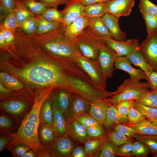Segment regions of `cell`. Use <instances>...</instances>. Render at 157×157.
<instances>
[{"label":"cell","mask_w":157,"mask_h":157,"mask_svg":"<svg viewBox=\"0 0 157 157\" xmlns=\"http://www.w3.org/2000/svg\"><path fill=\"white\" fill-rule=\"evenodd\" d=\"M41 15L48 21L63 24V19L61 10H59L57 8H47Z\"/></svg>","instance_id":"cell-37"},{"label":"cell","mask_w":157,"mask_h":157,"mask_svg":"<svg viewBox=\"0 0 157 157\" xmlns=\"http://www.w3.org/2000/svg\"><path fill=\"white\" fill-rule=\"evenodd\" d=\"M16 6V0H0V9L7 14L13 11Z\"/></svg>","instance_id":"cell-54"},{"label":"cell","mask_w":157,"mask_h":157,"mask_svg":"<svg viewBox=\"0 0 157 157\" xmlns=\"http://www.w3.org/2000/svg\"><path fill=\"white\" fill-rule=\"evenodd\" d=\"M118 18L115 16L106 13L101 19L112 35L113 38L116 40L122 41L126 40V34L120 28Z\"/></svg>","instance_id":"cell-18"},{"label":"cell","mask_w":157,"mask_h":157,"mask_svg":"<svg viewBox=\"0 0 157 157\" xmlns=\"http://www.w3.org/2000/svg\"><path fill=\"white\" fill-rule=\"evenodd\" d=\"M106 3H99L85 6L84 14L91 19L101 18L106 13Z\"/></svg>","instance_id":"cell-28"},{"label":"cell","mask_w":157,"mask_h":157,"mask_svg":"<svg viewBox=\"0 0 157 157\" xmlns=\"http://www.w3.org/2000/svg\"><path fill=\"white\" fill-rule=\"evenodd\" d=\"M108 133L109 140L118 147L125 144L133 142V138L129 137L114 130L108 131Z\"/></svg>","instance_id":"cell-35"},{"label":"cell","mask_w":157,"mask_h":157,"mask_svg":"<svg viewBox=\"0 0 157 157\" xmlns=\"http://www.w3.org/2000/svg\"><path fill=\"white\" fill-rule=\"evenodd\" d=\"M153 156L154 157H157V153L153 154Z\"/></svg>","instance_id":"cell-64"},{"label":"cell","mask_w":157,"mask_h":157,"mask_svg":"<svg viewBox=\"0 0 157 157\" xmlns=\"http://www.w3.org/2000/svg\"><path fill=\"white\" fill-rule=\"evenodd\" d=\"M113 129L114 130L131 138H133V136L137 134L136 130L134 127L126 124H119L115 126Z\"/></svg>","instance_id":"cell-48"},{"label":"cell","mask_w":157,"mask_h":157,"mask_svg":"<svg viewBox=\"0 0 157 157\" xmlns=\"http://www.w3.org/2000/svg\"><path fill=\"white\" fill-rule=\"evenodd\" d=\"M19 0L30 11L36 15H42L47 8L36 0Z\"/></svg>","instance_id":"cell-39"},{"label":"cell","mask_w":157,"mask_h":157,"mask_svg":"<svg viewBox=\"0 0 157 157\" xmlns=\"http://www.w3.org/2000/svg\"><path fill=\"white\" fill-rule=\"evenodd\" d=\"M140 11L157 15V6L149 0H139Z\"/></svg>","instance_id":"cell-47"},{"label":"cell","mask_w":157,"mask_h":157,"mask_svg":"<svg viewBox=\"0 0 157 157\" xmlns=\"http://www.w3.org/2000/svg\"><path fill=\"white\" fill-rule=\"evenodd\" d=\"M20 124L12 116L4 112L0 111V134L7 135L16 132Z\"/></svg>","instance_id":"cell-23"},{"label":"cell","mask_w":157,"mask_h":157,"mask_svg":"<svg viewBox=\"0 0 157 157\" xmlns=\"http://www.w3.org/2000/svg\"><path fill=\"white\" fill-rule=\"evenodd\" d=\"M37 155L35 151L30 149L27 151L23 155L22 157H37Z\"/></svg>","instance_id":"cell-61"},{"label":"cell","mask_w":157,"mask_h":157,"mask_svg":"<svg viewBox=\"0 0 157 157\" xmlns=\"http://www.w3.org/2000/svg\"><path fill=\"white\" fill-rule=\"evenodd\" d=\"M39 118L40 122L53 126V103L49 97L44 100L41 106Z\"/></svg>","instance_id":"cell-27"},{"label":"cell","mask_w":157,"mask_h":157,"mask_svg":"<svg viewBox=\"0 0 157 157\" xmlns=\"http://www.w3.org/2000/svg\"><path fill=\"white\" fill-rule=\"evenodd\" d=\"M133 142L123 144L118 147L117 156L131 157L133 156Z\"/></svg>","instance_id":"cell-53"},{"label":"cell","mask_w":157,"mask_h":157,"mask_svg":"<svg viewBox=\"0 0 157 157\" xmlns=\"http://www.w3.org/2000/svg\"><path fill=\"white\" fill-rule=\"evenodd\" d=\"M76 59L94 85L100 89L106 90V79L103 74L98 60H92L83 56L78 57Z\"/></svg>","instance_id":"cell-7"},{"label":"cell","mask_w":157,"mask_h":157,"mask_svg":"<svg viewBox=\"0 0 157 157\" xmlns=\"http://www.w3.org/2000/svg\"><path fill=\"white\" fill-rule=\"evenodd\" d=\"M75 148L67 134L55 139L51 146L46 149L51 157H71Z\"/></svg>","instance_id":"cell-11"},{"label":"cell","mask_w":157,"mask_h":157,"mask_svg":"<svg viewBox=\"0 0 157 157\" xmlns=\"http://www.w3.org/2000/svg\"><path fill=\"white\" fill-rule=\"evenodd\" d=\"M83 5L87 6L101 2H107L110 0H78Z\"/></svg>","instance_id":"cell-59"},{"label":"cell","mask_w":157,"mask_h":157,"mask_svg":"<svg viewBox=\"0 0 157 157\" xmlns=\"http://www.w3.org/2000/svg\"><path fill=\"white\" fill-rule=\"evenodd\" d=\"M34 35L41 47L52 56L72 59L82 56L74 38L69 35L63 24L48 33Z\"/></svg>","instance_id":"cell-3"},{"label":"cell","mask_w":157,"mask_h":157,"mask_svg":"<svg viewBox=\"0 0 157 157\" xmlns=\"http://www.w3.org/2000/svg\"><path fill=\"white\" fill-rule=\"evenodd\" d=\"M0 25L10 29H16L19 28L20 26L14 10L6 15L4 19L0 22Z\"/></svg>","instance_id":"cell-41"},{"label":"cell","mask_w":157,"mask_h":157,"mask_svg":"<svg viewBox=\"0 0 157 157\" xmlns=\"http://www.w3.org/2000/svg\"><path fill=\"white\" fill-rule=\"evenodd\" d=\"M103 126L102 124H99L85 128L87 133L90 138H101L106 137Z\"/></svg>","instance_id":"cell-42"},{"label":"cell","mask_w":157,"mask_h":157,"mask_svg":"<svg viewBox=\"0 0 157 157\" xmlns=\"http://www.w3.org/2000/svg\"><path fill=\"white\" fill-rule=\"evenodd\" d=\"M67 134L75 141L85 143L90 139L85 128L76 119L67 124Z\"/></svg>","instance_id":"cell-21"},{"label":"cell","mask_w":157,"mask_h":157,"mask_svg":"<svg viewBox=\"0 0 157 157\" xmlns=\"http://www.w3.org/2000/svg\"><path fill=\"white\" fill-rule=\"evenodd\" d=\"M38 24L37 15H35L24 21L20 25L19 28L29 35H33L36 33Z\"/></svg>","instance_id":"cell-36"},{"label":"cell","mask_w":157,"mask_h":157,"mask_svg":"<svg viewBox=\"0 0 157 157\" xmlns=\"http://www.w3.org/2000/svg\"><path fill=\"white\" fill-rule=\"evenodd\" d=\"M134 4V0H110L106 2V12L119 18L129 15Z\"/></svg>","instance_id":"cell-13"},{"label":"cell","mask_w":157,"mask_h":157,"mask_svg":"<svg viewBox=\"0 0 157 157\" xmlns=\"http://www.w3.org/2000/svg\"><path fill=\"white\" fill-rule=\"evenodd\" d=\"M12 140V137L8 135H0V152H2L6 149L9 143Z\"/></svg>","instance_id":"cell-57"},{"label":"cell","mask_w":157,"mask_h":157,"mask_svg":"<svg viewBox=\"0 0 157 157\" xmlns=\"http://www.w3.org/2000/svg\"><path fill=\"white\" fill-rule=\"evenodd\" d=\"M118 147L109 140L100 150L98 156L99 157H115L117 156Z\"/></svg>","instance_id":"cell-44"},{"label":"cell","mask_w":157,"mask_h":157,"mask_svg":"<svg viewBox=\"0 0 157 157\" xmlns=\"http://www.w3.org/2000/svg\"><path fill=\"white\" fill-rule=\"evenodd\" d=\"M134 100H129L119 102L115 105L119 113L127 116L129 109L133 106Z\"/></svg>","instance_id":"cell-50"},{"label":"cell","mask_w":157,"mask_h":157,"mask_svg":"<svg viewBox=\"0 0 157 157\" xmlns=\"http://www.w3.org/2000/svg\"><path fill=\"white\" fill-rule=\"evenodd\" d=\"M140 12L145 21L147 35L157 30V15Z\"/></svg>","instance_id":"cell-40"},{"label":"cell","mask_w":157,"mask_h":157,"mask_svg":"<svg viewBox=\"0 0 157 157\" xmlns=\"http://www.w3.org/2000/svg\"><path fill=\"white\" fill-rule=\"evenodd\" d=\"M31 148L28 146L24 144H17L12 147L9 151L14 157H22L24 154Z\"/></svg>","instance_id":"cell-52"},{"label":"cell","mask_w":157,"mask_h":157,"mask_svg":"<svg viewBox=\"0 0 157 157\" xmlns=\"http://www.w3.org/2000/svg\"><path fill=\"white\" fill-rule=\"evenodd\" d=\"M38 24L37 30L35 35L43 34L57 28L62 24L48 21L41 15H37Z\"/></svg>","instance_id":"cell-30"},{"label":"cell","mask_w":157,"mask_h":157,"mask_svg":"<svg viewBox=\"0 0 157 157\" xmlns=\"http://www.w3.org/2000/svg\"><path fill=\"white\" fill-rule=\"evenodd\" d=\"M109 140L108 137L90 139L84 143V148L88 156H92L101 148Z\"/></svg>","instance_id":"cell-29"},{"label":"cell","mask_w":157,"mask_h":157,"mask_svg":"<svg viewBox=\"0 0 157 157\" xmlns=\"http://www.w3.org/2000/svg\"><path fill=\"white\" fill-rule=\"evenodd\" d=\"M155 96L156 100L157 102V90L155 91H151Z\"/></svg>","instance_id":"cell-63"},{"label":"cell","mask_w":157,"mask_h":157,"mask_svg":"<svg viewBox=\"0 0 157 157\" xmlns=\"http://www.w3.org/2000/svg\"><path fill=\"white\" fill-rule=\"evenodd\" d=\"M0 47L1 49L7 51L12 54L11 51L9 49V47L6 44L1 32H0Z\"/></svg>","instance_id":"cell-60"},{"label":"cell","mask_w":157,"mask_h":157,"mask_svg":"<svg viewBox=\"0 0 157 157\" xmlns=\"http://www.w3.org/2000/svg\"><path fill=\"white\" fill-rule=\"evenodd\" d=\"M150 153V150L142 142L138 140L133 142L132 157H146Z\"/></svg>","instance_id":"cell-43"},{"label":"cell","mask_w":157,"mask_h":157,"mask_svg":"<svg viewBox=\"0 0 157 157\" xmlns=\"http://www.w3.org/2000/svg\"><path fill=\"white\" fill-rule=\"evenodd\" d=\"M150 89L147 81L141 82L130 78L124 80L117 90L113 92V95L108 98L109 100L110 104L113 105L124 101L137 100Z\"/></svg>","instance_id":"cell-5"},{"label":"cell","mask_w":157,"mask_h":157,"mask_svg":"<svg viewBox=\"0 0 157 157\" xmlns=\"http://www.w3.org/2000/svg\"><path fill=\"white\" fill-rule=\"evenodd\" d=\"M148 119L152 123L157 125V119Z\"/></svg>","instance_id":"cell-62"},{"label":"cell","mask_w":157,"mask_h":157,"mask_svg":"<svg viewBox=\"0 0 157 157\" xmlns=\"http://www.w3.org/2000/svg\"><path fill=\"white\" fill-rule=\"evenodd\" d=\"M85 8L78 0H70L61 10L63 25L66 27L69 26L78 17L84 14Z\"/></svg>","instance_id":"cell-14"},{"label":"cell","mask_w":157,"mask_h":157,"mask_svg":"<svg viewBox=\"0 0 157 157\" xmlns=\"http://www.w3.org/2000/svg\"><path fill=\"white\" fill-rule=\"evenodd\" d=\"M13 10L20 25L27 19L36 15L28 10L19 0H16V6Z\"/></svg>","instance_id":"cell-34"},{"label":"cell","mask_w":157,"mask_h":157,"mask_svg":"<svg viewBox=\"0 0 157 157\" xmlns=\"http://www.w3.org/2000/svg\"><path fill=\"white\" fill-rule=\"evenodd\" d=\"M120 124H128V116L119 113L115 105L110 104L107 109L106 118L103 126L109 131L116 125Z\"/></svg>","instance_id":"cell-19"},{"label":"cell","mask_w":157,"mask_h":157,"mask_svg":"<svg viewBox=\"0 0 157 157\" xmlns=\"http://www.w3.org/2000/svg\"><path fill=\"white\" fill-rule=\"evenodd\" d=\"M38 132L40 141L42 147L46 150L51 146L56 139L53 126L40 122Z\"/></svg>","instance_id":"cell-20"},{"label":"cell","mask_w":157,"mask_h":157,"mask_svg":"<svg viewBox=\"0 0 157 157\" xmlns=\"http://www.w3.org/2000/svg\"><path fill=\"white\" fill-rule=\"evenodd\" d=\"M74 38L78 49L83 57L92 60H98L99 49L105 42L89 26Z\"/></svg>","instance_id":"cell-4"},{"label":"cell","mask_w":157,"mask_h":157,"mask_svg":"<svg viewBox=\"0 0 157 157\" xmlns=\"http://www.w3.org/2000/svg\"><path fill=\"white\" fill-rule=\"evenodd\" d=\"M16 95L1 101L0 110L9 114L20 124L25 116L32 108L35 97L32 99L28 96L16 97Z\"/></svg>","instance_id":"cell-6"},{"label":"cell","mask_w":157,"mask_h":157,"mask_svg":"<svg viewBox=\"0 0 157 157\" xmlns=\"http://www.w3.org/2000/svg\"><path fill=\"white\" fill-rule=\"evenodd\" d=\"M129 124H136L146 119V117L138 110L133 106L131 108L128 114Z\"/></svg>","instance_id":"cell-46"},{"label":"cell","mask_w":157,"mask_h":157,"mask_svg":"<svg viewBox=\"0 0 157 157\" xmlns=\"http://www.w3.org/2000/svg\"><path fill=\"white\" fill-rule=\"evenodd\" d=\"M126 57L131 64L140 68L147 75L152 70L145 60L140 50L139 46L133 50Z\"/></svg>","instance_id":"cell-25"},{"label":"cell","mask_w":157,"mask_h":157,"mask_svg":"<svg viewBox=\"0 0 157 157\" xmlns=\"http://www.w3.org/2000/svg\"><path fill=\"white\" fill-rule=\"evenodd\" d=\"M118 56L115 51L106 43L100 48L98 60L106 79L113 76L114 64Z\"/></svg>","instance_id":"cell-9"},{"label":"cell","mask_w":157,"mask_h":157,"mask_svg":"<svg viewBox=\"0 0 157 157\" xmlns=\"http://www.w3.org/2000/svg\"><path fill=\"white\" fill-rule=\"evenodd\" d=\"M1 82L9 89L19 90L24 87L22 83L15 77L5 72H0Z\"/></svg>","instance_id":"cell-31"},{"label":"cell","mask_w":157,"mask_h":157,"mask_svg":"<svg viewBox=\"0 0 157 157\" xmlns=\"http://www.w3.org/2000/svg\"><path fill=\"white\" fill-rule=\"evenodd\" d=\"M146 79L148 83L150 91L157 90V72L151 70L147 75Z\"/></svg>","instance_id":"cell-55"},{"label":"cell","mask_w":157,"mask_h":157,"mask_svg":"<svg viewBox=\"0 0 157 157\" xmlns=\"http://www.w3.org/2000/svg\"><path fill=\"white\" fill-rule=\"evenodd\" d=\"M133 106L149 119H157V108L147 106L134 100Z\"/></svg>","instance_id":"cell-38"},{"label":"cell","mask_w":157,"mask_h":157,"mask_svg":"<svg viewBox=\"0 0 157 157\" xmlns=\"http://www.w3.org/2000/svg\"><path fill=\"white\" fill-rule=\"evenodd\" d=\"M110 104L108 98L93 101L90 102L88 113L103 125L106 121L107 109Z\"/></svg>","instance_id":"cell-17"},{"label":"cell","mask_w":157,"mask_h":157,"mask_svg":"<svg viewBox=\"0 0 157 157\" xmlns=\"http://www.w3.org/2000/svg\"><path fill=\"white\" fill-rule=\"evenodd\" d=\"M91 19L83 14L78 17L68 26L66 27L69 35L74 38L90 25Z\"/></svg>","instance_id":"cell-24"},{"label":"cell","mask_w":157,"mask_h":157,"mask_svg":"<svg viewBox=\"0 0 157 157\" xmlns=\"http://www.w3.org/2000/svg\"><path fill=\"white\" fill-rule=\"evenodd\" d=\"M133 137L145 144L152 154L157 153V135L135 134Z\"/></svg>","instance_id":"cell-33"},{"label":"cell","mask_w":157,"mask_h":157,"mask_svg":"<svg viewBox=\"0 0 157 157\" xmlns=\"http://www.w3.org/2000/svg\"><path fill=\"white\" fill-rule=\"evenodd\" d=\"M90 102L82 97L72 93L68 109L65 117L66 123L76 119L79 115L88 113Z\"/></svg>","instance_id":"cell-10"},{"label":"cell","mask_w":157,"mask_h":157,"mask_svg":"<svg viewBox=\"0 0 157 157\" xmlns=\"http://www.w3.org/2000/svg\"><path fill=\"white\" fill-rule=\"evenodd\" d=\"M88 156L84 148L81 146L75 147L71 157H85Z\"/></svg>","instance_id":"cell-58"},{"label":"cell","mask_w":157,"mask_h":157,"mask_svg":"<svg viewBox=\"0 0 157 157\" xmlns=\"http://www.w3.org/2000/svg\"><path fill=\"white\" fill-rule=\"evenodd\" d=\"M139 49L148 65L157 72V30L147 35L140 44Z\"/></svg>","instance_id":"cell-8"},{"label":"cell","mask_w":157,"mask_h":157,"mask_svg":"<svg viewBox=\"0 0 157 157\" xmlns=\"http://www.w3.org/2000/svg\"><path fill=\"white\" fill-rule=\"evenodd\" d=\"M66 60L52 55L48 63H39L19 71L18 75L25 81L38 85L47 86L53 89H66L70 73Z\"/></svg>","instance_id":"cell-1"},{"label":"cell","mask_w":157,"mask_h":157,"mask_svg":"<svg viewBox=\"0 0 157 157\" xmlns=\"http://www.w3.org/2000/svg\"><path fill=\"white\" fill-rule=\"evenodd\" d=\"M58 89L55 93L51 92L49 97L53 104L61 111L65 118L72 93L65 89L58 88Z\"/></svg>","instance_id":"cell-16"},{"label":"cell","mask_w":157,"mask_h":157,"mask_svg":"<svg viewBox=\"0 0 157 157\" xmlns=\"http://www.w3.org/2000/svg\"><path fill=\"white\" fill-rule=\"evenodd\" d=\"M136 101L144 106L157 108V102L155 96L150 90L143 94Z\"/></svg>","instance_id":"cell-45"},{"label":"cell","mask_w":157,"mask_h":157,"mask_svg":"<svg viewBox=\"0 0 157 157\" xmlns=\"http://www.w3.org/2000/svg\"><path fill=\"white\" fill-rule=\"evenodd\" d=\"M51 92V90L48 89L37 92L36 94L32 108L21 121L17 131L7 134L13 138L12 140L7 147L8 151L15 145L22 143L30 147L35 152L38 157H51L41 144L38 133L40 122V109L44 101L49 97Z\"/></svg>","instance_id":"cell-2"},{"label":"cell","mask_w":157,"mask_h":157,"mask_svg":"<svg viewBox=\"0 0 157 157\" xmlns=\"http://www.w3.org/2000/svg\"><path fill=\"white\" fill-rule=\"evenodd\" d=\"M76 119L85 128L100 124L88 113L81 114Z\"/></svg>","instance_id":"cell-49"},{"label":"cell","mask_w":157,"mask_h":157,"mask_svg":"<svg viewBox=\"0 0 157 157\" xmlns=\"http://www.w3.org/2000/svg\"><path fill=\"white\" fill-rule=\"evenodd\" d=\"M136 130L137 134L139 135H157V125L146 119L136 124L130 125Z\"/></svg>","instance_id":"cell-26"},{"label":"cell","mask_w":157,"mask_h":157,"mask_svg":"<svg viewBox=\"0 0 157 157\" xmlns=\"http://www.w3.org/2000/svg\"><path fill=\"white\" fill-rule=\"evenodd\" d=\"M53 126L56 138L67 134V125L64 115L61 111L53 104Z\"/></svg>","instance_id":"cell-22"},{"label":"cell","mask_w":157,"mask_h":157,"mask_svg":"<svg viewBox=\"0 0 157 157\" xmlns=\"http://www.w3.org/2000/svg\"><path fill=\"white\" fill-rule=\"evenodd\" d=\"M89 26L97 35L101 38L113 36L102 21L101 18L91 19Z\"/></svg>","instance_id":"cell-32"},{"label":"cell","mask_w":157,"mask_h":157,"mask_svg":"<svg viewBox=\"0 0 157 157\" xmlns=\"http://www.w3.org/2000/svg\"><path fill=\"white\" fill-rule=\"evenodd\" d=\"M102 38L106 43L115 51L118 56H127L140 45L138 40L135 39L118 41L109 37Z\"/></svg>","instance_id":"cell-12"},{"label":"cell","mask_w":157,"mask_h":157,"mask_svg":"<svg viewBox=\"0 0 157 157\" xmlns=\"http://www.w3.org/2000/svg\"><path fill=\"white\" fill-rule=\"evenodd\" d=\"M47 8H57L61 5H66L70 0H36Z\"/></svg>","instance_id":"cell-56"},{"label":"cell","mask_w":157,"mask_h":157,"mask_svg":"<svg viewBox=\"0 0 157 157\" xmlns=\"http://www.w3.org/2000/svg\"><path fill=\"white\" fill-rule=\"evenodd\" d=\"M15 30L7 29L0 25V32L1 33L5 42L8 47L15 40Z\"/></svg>","instance_id":"cell-51"},{"label":"cell","mask_w":157,"mask_h":157,"mask_svg":"<svg viewBox=\"0 0 157 157\" xmlns=\"http://www.w3.org/2000/svg\"><path fill=\"white\" fill-rule=\"evenodd\" d=\"M131 63L126 56H118L114 64L115 69H119L127 72L131 78L139 81L146 80L147 76L142 70L135 68L131 66Z\"/></svg>","instance_id":"cell-15"}]
</instances>
